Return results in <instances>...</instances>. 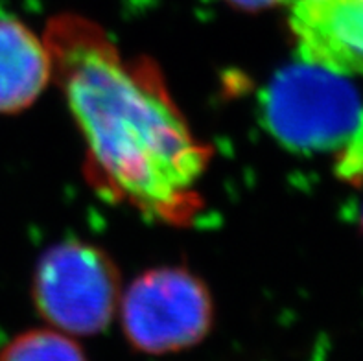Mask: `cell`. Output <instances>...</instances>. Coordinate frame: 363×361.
<instances>
[{
    "instance_id": "6",
    "label": "cell",
    "mask_w": 363,
    "mask_h": 361,
    "mask_svg": "<svg viewBox=\"0 0 363 361\" xmlns=\"http://www.w3.org/2000/svg\"><path fill=\"white\" fill-rule=\"evenodd\" d=\"M52 78L46 43L21 18L0 11V115L28 109Z\"/></svg>"
},
{
    "instance_id": "3",
    "label": "cell",
    "mask_w": 363,
    "mask_h": 361,
    "mask_svg": "<svg viewBox=\"0 0 363 361\" xmlns=\"http://www.w3.org/2000/svg\"><path fill=\"white\" fill-rule=\"evenodd\" d=\"M32 293L37 311L52 328L72 338L100 334L120 302L118 271L98 247L63 242L37 264Z\"/></svg>"
},
{
    "instance_id": "10",
    "label": "cell",
    "mask_w": 363,
    "mask_h": 361,
    "mask_svg": "<svg viewBox=\"0 0 363 361\" xmlns=\"http://www.w3.org/2000/svg\"><path fill=\"white\" fill-rule=\"evenodd\" d=\"M362 225H363V216H362Z\"/></svg>"
},
{
    "instance_id": "8",
    "label": "cell",
    "mask_w": 363,
    "mask_h": 361,
    "mask_svg": "<svg viewBox=\"0 0 363 361\" xmlns=\"http://www.w3.org/2000/svg\"><path fill=\"white\" fill-rule=\"evenodd\" d=\"M341 179L350 181V183H362L363 181V113L359 118L358 128L354 135L343 148V157L337 165Z\"/></svg>"
},
{
    "instance_id": "9",
    "label": "cell",
    "mask_w": 363,
    "mask_h": 361,
    "mask_svg": "<svg viewBox=\"0 0 363 361\" xmlns=\"http://www.w3.org/2000/svg\"><path fill=\"white\" fill-rule=\"evenodd\" d=\"M230 6L238 9H247V11H258V9L275 8V6L288 2V0H227Z\"/></svg>"
},
{
    "instance_id": "7",
    "label": "cell",
    "mask_w": 363,
    "mask_h": 361,
    "mask_svg": "<svg viewBox=\"0 0 363 361\" xmlns=\"http://www.w3.org/2000/svg\"><path fill=\"white\" fill-rule=\"evenodd\" d=\"M0 361H89L72 335L55 328L28 330L2 348Z\"/></svg>"
},
{
    "instance_id": "2",
    "label": "cell",
    "mask_w": 363,
    "mask_h": 361,
    "mask_svg": "<svg viewBox=\"0 0 363 361\" xmlns=\"http://www.w3.org/2000/svg\"><path fill=\"white\" fill-rule=\"evenodd\" d=\"M262 113L267 129L281 144L315 153L345 148L358 128L363 106L345 74L303 61L275 74L264 92Z\"/></svg>"
},
{
    "instance_id": "5",
    "label": "cell",
    "mask_w": 363,
    "mask_h": 361,
    "mask_svg": "<svg viewBox=\"0 0 363 361\" xmlns=\"http://www.w3.org/2000/svg\"><path fill=\"white\" fill-rule=\"evenodd\" d=\"M301 60L334 72L363 74V0H288Z\"/></svg>"
},
{
    "instance_id": "1",
    "label": "cell",
    "mask_w": 363,
    "mask_h": 361,
    "mask_svg": "<svg viewBox=\"0 0 363 361\" xmlns=\"http://www.w3.org/2000/svg\"><path fill=\"white\" fill-rule=\"evenodd\" d=\"M45 43L87 144L92 187L150 220L189 225L203 206L198 187L211 153L159 69L125 57L100 26L74 15L54 18Z\"/></svg>"
},
{
    "instance_id": "4",
    "label": "cell",
    "mask_w": 363,
    "mask_h": 361,
    "mask_svg": "<svg viewBox=\"0 0 363 361\" xmlns=\"http://www.w3.org/2000/svg\"><path fill=\"white\" fill-rule=\"evenodd\" d=\"M120 319L129 345L144 354H175L199 345L214 321L211 293L183 267L143 273L120 301Z\"/></svg>"
}]
</instances>
